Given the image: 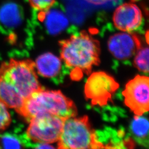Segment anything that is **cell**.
I'll return each instance as SVG.
<instances>
[{
	"mask_svg": "<svg viewBox=\"0 0 149 149\" xmlns=\"http://www.w3.org/2000/svg\"><path fill=\"white\" fill-rule=\"evenodd\" d=\"M12 122L10 113L5 104L0 101V133L6 130Z\"/></svg>",
	"mask_w": 149,
	"mask_h": 149,
	"instance_id": "obj_17",
	"label": "cell"
},
{
	"mask_svg": "<svg viewBox=\"0 0 149 149\" xmlns=\"http://www.w3.org/2000/svg\"><path fill=\"white\" fill-rule=\"evenodd\" d=\"M38 149H53L54 147L49 144H40L38 146Z\"/></svg>",
	"mask_w": 149,
	"mask_h": 149,
	"instance_id": "obj_19",
	"label": "cell"
},
{
	"mask_svg": "<svg viewBox=\"0 0 149 149\" xmlns=\"http://www.w3.org/2000/svg\"><path fill=\"white\" fill-rule=\"evenodd\" d=\"M22 144L12 135L5 134L0 136V149H21Z\"/></svg>",
	"mask_w": 149,
	"mask_h": 149,
	"instance_id": "obj_15",
	"label": "cell"
},
{
	"mask_svg": "<svg viewBox=\"0 0 149 149\" xmlns=\"http://www.w3.org/2000/svg\"><path fill=\"white\" fill-rule=\"evenodd\" d=\"M143 13L138 6L132 2L120 5L113 16L114 26L122 32H133L142 24Z\"/></svg>",
	"mask_w": 149,
	"mask_h": 149,
	"instance_id": "obj_9",
	"label": "cell"
},
{
	"mask_svg": "<svg viewBox=\"0 0 149 149\" xmlns=\"http://www.w3.org/2000/svg\"><path fill=\"white\" fill-rule=\"evenodd\" d=\"M87 2L96 5H100L102 4H104L110 0H86Z\"/></svg>",
	"mask_w": 149,
	"mask_h": 149,
	"instance_id": "obj_18",
	"label": "cell"
},
{
	"mask_svg": "<svg viewBox=\"0 0 149 149\" xmlns=\"http://www.w3.org/2000/svg\"><path fill=\"white\" fill-rule=\"evenodd\" d=\"M23 19L20 6L13 2H7L0 7V23L7 28L19 26Z\"/></svg>",
	"mask_w": 149,
	"mask_h": 149,
	"instance_id": "obj_11",
	"label": "cell"
},
{
	"mask_svg": "<svg viewBox=\"0 0 149 149\" xmlns=\"http://www.w3.org/2000/svg\"><path fill=\"white\" fill-rule=\"evenodd\" d=\"M141 45L140 38L133 32L118 33L111 36L108 42L109 52L120 60L133 57Z\"/></svg>",
	"mask_w": 149,
	"mask_h": 149,
	"instance_id": "obj_8",
	"label": "cell"
},
{
	"mask_svg": "<svg viewBox=\"0 0 149 149\" xmlns=\"http://www.w3.org/2000/svg\"><path fill=\"white\" fill-rule=\"evenodd\" d=\"M119 88L115 79L104 72H96L91 74L85 87L86 97L93 105H106Z\"/></svg>",
	"mask_w": 149,
	"mask_h": 149,
	"instance_id": "obj_6",
	"label": "cell"
},
{
	"mask_svg": "<svg viewBox=\"0 0 149 149\" xmlns=\"http://www.w3.org/2000/svg\"><path fill=\"white\" fill-rule=\"evenodd\" d=\"M67 118L65 119L58 142L59 149L106 148L100 142L87 116Z\"/></svg>",
	"mask_w": 149,
	"mask_h": 149,
	"instance_id": "obj_4",
	"label": "cell"
},
{
	"mask_svg": "<svg viewBox=\"0 0 149 149\" xmlns=\"http://www.w3.org/2000/svg\"><path fill=\"white\" fill-rule=\"evenodd\" d=\"M28 1L32 8L39 11V14H43L50 10L56 0H28Z\"/></svg>",
	"mask_w": 149,
	"mask_h": 149,
	"instance_id": "obj_16",
	"label": "cell"
},
{
	"mask_svg": "<svg viewBox=\"0 0 149 149\" xmlns=\"http://www.w3.org/2000/svg\"><path fill=\"white\" fill-rule=\"evenodd\" d=\"M16 111L29 121L33 118L45 114H53L67 118L77 115L74 102L60 91H36L25 99Z\"/></svg>",
	"mask_w": 149,
	"mask_h": 149,
	"instance_id": "obj_3",
	"label": "cell"
},
{
	"mask_svg": "<svg viewBox=\"0 0 149 149\" xmlns=\"http://www.w3.org/2000/svg\"><path fill=\"white\" fill-rule=\"evenodd\" d=\"M66 118L45 114L31 119L26 132L27 136L39 144H52L58 141Z\"/></svg>",
	"mask_w": 149,
	"mask_h": 149,
	"instance_id": "obj_5",
	"label": "cell"
},
{
	"mask_svg": "<svg viewBox=\"0 0 149 149\" xmlns=\"http://www.w3.org/2000/svg\"><path fill=\"white\" fill-rule=\"evenodd\" d=\"M39 18L45 22L48 32L53 35L58 34L68 27L69 22L66 16L58 11H48L45 13L39 14Z\"/></svg>",
	"mask_w": 149,
	"mask_h": 149,
	"instance_id": "obj_12",
	"label": "cell"
},
{
	"mask_svg": "<svg viewBox=\"0 0 149 149\" xmlns=\"http://www.w3.org/2000/svg\"><path fill=\"white\" fill-rule=\"evenodd\" d=\"M61 58L72 70V78L79 80L82 74H89L100 62L99 42L86 31H81L60 42Z\"/></svg>",
	"mask_w": 149,
	"mask_h": 149,
	"instance_id": "obj_2",
	"label": "cell"
},
{
	"mask_svg": "<svg viewBox=\"0 0 149 149\" xmlns=\"http://www.w3.org/2000/svg\"><path fill=\"white\" fill-rule=\"evenodd\" d=\"M149 121L146 118L136 115L131 124V130L134 135L140 140H145L149 135Z\"/></svg>",
	"mask_w": 149,
	"mask_h": 149,
	"instance_id": "obj_13",
	"label": "cell"
},
{
	"mask_svg": "<svg viewBox=\"0 0 149 149\" xmlns=\"http://www.w3.org/2000/svg\"><path fill=\"white\" fill-rule=\"evenodd\" d=\"M149 53L148 47L141 45L135 54L134 58L136 68L146 74L149 73Z\"/></svg>",
	"mask_w": 149,
	"mask_h": 149,
	"instance_id": "obj_14",
	"label": "cell"
},
{
	"mask_svg": "<svg viewBox=\"0 0 149 149\" xmlns=\"http://www.w3.org/2000/svg\"><path fill=\"white\" fill-rule=\"evenodd\" d=\"M124 103L136 115L143 116L149 111V80L138 75L129 81L123 92Z\"/></svg>",
	"mask_w": 149,
	"mask_h": 149,
	"instance_id": "obj_7",
	"label": "cell"
},
{
	"mask_svg": "<svg viewBox=\"0 0 149 149\" xmlns=\"http://www.w3.org/2000/svg\"><path fill=\"white\" fill-rule=\"evenodd\" d=\"M42 88L32 60L11 59L0 65V101L15 110L32 93Z\"/></svg>",
	"mask_w": 149,
	"mask_h": 149,
	"instance_id": "obj_1",
	"label": "cell"
},
{
	"mask_svg": "<svg viewBox=\"0 0 149 149\" xmlns=\"http://www.w3.org/2000/svg\"><path fill=\"white\" fill-rule=\"evenodd\" d=\"M34 63L38 73L44 77L54 78L61 72V59L50 53L40 55Z\"/></svg>",
	"mask_w": 149,
	"mask_h": 149,
	"instance_id": "obj_10",
	"label": "cell"
}]
</instances>
